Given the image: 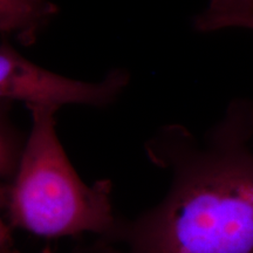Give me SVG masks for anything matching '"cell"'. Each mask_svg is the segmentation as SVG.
I'll return each instance as SVG.
<instances>
[{
	"mask_svg": "<svg viewBox=\"0 0 253 253\" xmlns=\"http://www.w3.org/2000/svg\"><path fill=\"white\" fill-rule=\"evenodd\" d=\"M253 106L233 102L202 138L160 126L145 155L169 175L167 192L135 218L73 253H253Z\"/></svg>",
	"mask_w": 253,
	"mask_h": 253,
	"instance_id": "1",
	"label": "cell"
},
{
	"mask_svg": "<svg viewBox=\"0 0 253 253\" xmlns=\"http://www.w3.org/2000/svg\"><path fill=\"white\" fill-rule=\"evenodd\" d=\"M27 108L31 131L17 175L1 185V218L14 230L43 238L97 236L108 231L118 219L112 181L89 185L79 176L56 132L58 109Z\"/></svg>",
	"mask_w": 253,
	"mask_h": 253,
	"instance_id": "2",
	"label": "cell"
},
{
	"mask_svg": "<svg viewBox=\"0 0 253 253\" xmlns=\"http://www.w3.org/2000/svg\"><path fill=\"white\" fill-rule=\"evenodd\" d=\"M130 82L125 68L109 71L103 80H75L41 67L25 58L1 38L0 43V99L20 101L27 107L88 106L104 108L113 104Z\"/></svg>",
	"mask_w": 253,
	"mask_h": 253,
	"instance_id": "3",
	"label": "cell"
},
{
	"mask_svg": "<svg viewBox=\"0 0 253 253\" xmlns=\"http://www.w3.org/2000/svg\"><path fill=\"white\" fill-rule=\"evenodd\" d=\"M58 13L59 7L50 0H0L1 38L14 37L30 47Z\"/></svg>",
	"mask_w": 253,
	"mask_h": 253,
	"instance_id": "4",
	"label": "cell"
},
{
	"mask_svg": "<svg viewBox=\"0 0 253 253\" xmlns=\"http://www.w3.org/2000/svg\"><path fill=\"white\" fill-rule=\"evenodd\" d=\"M192 25L202 33L236 27L253 31V0H210Z\"/></svg>",
	"mask_w": 253,
	"mask_h": 253,
	"instance_id": "5",
	"label": "cell"
},
{
	"mask_svg": "<svg viewBox=\"0 0 253 253\" xmlns=\"http://www.w3.org/2000/svg\"><path fill=\"white\" fill-rule=\"evenodd\" d=\"M11 101L1 100L0 106V177L1 185L8 184L17 175L28 135H24L9 116Z\"/></svg>",
	"mask_w": 253,
	"mask_h": 253,
	"instance_id": "6",
	"label": "cell"
},
{
	"mask_svg": "<svg viewBox=\"0 0 253 253\" xmlns=\"http://www.w3.org/2000/svg\"><path fill=\"white\" fill-rule=\"evenodd\" d=\"M14 229L5 219H0V253H21L14 243Z\"/></svg>",
	"mask_w": 253,
	"mask_h": 253,
	"instance_id": "7",
	"label": "cell"
},
{
	"mask_svg": "<svg viewBox=\"0 0 253 253\" xmlns=\"http://www.w3.org/2000/svg\"><path fill=\"white\" fill-rule=\"evenodd\" d=\"M41 253H53V251L49 248H45L42 250V252H41Z\"/></svg>",
	"mask_w": 253,
	"mask_h": 253,
	"instance_id": "8",
	"label": "cell"
}]
</instances>
